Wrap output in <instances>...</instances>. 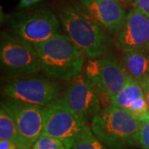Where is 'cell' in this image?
<instances>
[{
	"label": "cell",
	"mask_w": 149,
	"mask_h": 149,
	"mask_svg": "<svg viewBox=\"0 0 149 149\" xmlns=\"http://www.w3.org/2000/svg\"><path fill=\"white\" fill-rule=\"evenodd\" d=\"M70 149H108L106 146L97 139L88 126L83 133L74 141Z\"/></svg>",
	"instance_id": "2e32d148"
},
{
	"label": "cell",
	"mask_w": 149,
	"mask_h": 149,
	"mask_svg": "<svg viewBox=\"0 0 149 149\" xmlns=\"http://www.w3.org/2000/svg\"><path fill=\"white\" fill-rule=\"evenodd\" d=\"M39 1H41V0H20V3H19V6L18 7L20 8H24L30 7V6L37 3Z\"/></svg>",
	"instance_id": "7402d4cb"
},
{
	"label": "cell",
	"mask_w": 149,
	"mask_h": 149,
	"mask_svg": "<svg viewBox=\"0 0 149 149\" xmlns=\"http://www.w3.org/2000/svg\"><path fill=\"white\" fill-rule=\"evenodd\" d=\"M140 133H139V146L143 149H149V118L140 121Z\"/></svg>",
	"instance_id": "ac0fdd59"
},
{
	"label": "cell",
	"mask_w": 149,
	"mask_h": 149,
	"mask_svg": "<svg viewBox=\"0 0 149 149\" xmlns=\"http://www.w3.org/2000/svg\"><path fill=\"white\" fill-rule=\"evenodd\" d=\"M32 149H65V147L59 139L42 134L34 143Z\"/></svg>",
	"instance_id": "e0dca14e"
},
{
	"label": "cell",
	"mask_w": 149,
	"mask_h": 149,
	"mask_svg": "<svg viewBox=\"0 0 149 149\" xmlns=\"http://www.w3.org/2000/svg\"><path fill=\"white\" fill-rule=\"evenodd\" d=\"M60 19L66 35L90 59L105 56L112 39L109 33L80 6H65Z\"/></svg>",
	"instance_id": "6da1fadb"
},
{
	"label": "cell",
	"mask_w": 149,
	"mask_h": 149,
	"mask_svg": "<svg viewBox=\"0 0 149 149\" xmlns=\"http://www.w3.org/2000/svg\"><path fill=\"white\" fill-rule=\"evenodd\" d=\"M0 140L17 143V131L15 122L12 115L3 106L0 109Z\"/></svg>",
	"instance_id": "9a60e30c"
},
{
	"label": "cell",
	"mask_w": 149,
	"mask_h": 149,
	"mask_svg": "<svg viewBox=\"0 0 149 149\" xmlns=\"http://www.w3.org/2000/svg\"><path fill=\"white\" fill-rule=\"evenodd\" d=\"M116 47L123 52L143 51L149 52V16L133 8L127 14L118 33Z\"/></svg>",
	"instance_id": "8fae6325"
},
{
	"label": "cell",
	"mask_w": 149,
	"mask_h": 149,
	"mask_svg": "<svg viewBox=\"0 0 149 149\" xmlns=\"http://www.w3.org/2000/svg\"><path fill=\"white\" fill-rule=\"evenodd\" d=\"M123 66L129 76L143 83L149 77V52L143 51L123 52Z\"/></svg>",
	"instance_id": "4fadbf2b"
},
{
	"label": "cell",
	"mask_w": 149,
	"mask_h": 149,
	"mask_svg": "<svg viewBox=\"0 0 149 149\" xmlns=\"http://www.w3.org/2000/svg\"><path fill=\"white\" fill-rule=\"evenodd\" d=\"M121 1H123V2H125V3H128V2H130L131 0H121Z\"/></svg>",
	"instance_id": "603a6c76"
},
{
	"label": "cell",
	"mask_w": 149,
	"mask_h": 149,
	"mask_svg": "<svg viewBox=\"0 0 149 149\" xmlns=\"http://www.w3.org/2000/svg\"><path fill=\"white\" fill-rule=\"evenodd\" d=\"M133 8L142 11L149 16V0H134Z\"/></svg>",
	"instance_id": "d6986e66"
},
{
	"label": "cell",
	"mask_w": 149,
	"mask_h": 149,
	"mask_svg": "<svg viewBox=\"0 0 149 149\" xmlns=\"http://www.w3.org/2000/svg\"><path fill=\"white\" fill-rule=\"evenodd\" d=\"M141 122L120 107H104L91 122L97 139L109 149H125L139 146Z\"/></svg>",
	"instance_id": "7a4b0ae2"
},
{
	"label": "cell",
	"mask_w": 149,
	"mask_h": 149,
	"mask_svg": "<svg viewBox=\"0 0 149 149\" xmlns=\"http://www.w3.org/2000/svg\"></svg>",
	"instance_id": "d4e9b609"
},
{
	"label": "cell",
	"mask_w": 149,
	"mask_h": 149,
	"mask_svg": "<svg viewBox=\"0 0 149 149\" xmlns=\"http://www.w3.org/2000/svg\"><path fill=\"white\" fill-rule=\"evenodd\" d=\"M144 95L143 89L141 84L138 80L129 76L122 90L110 99V104L128 110L133 102Z\"/></svg>",
	"instance_id": "5bb4252c"
},
{
	"label": "cell",
	"mask_w": 149,
	"mask_h": 149,
	"mask_svg": "<svg viewBox=\"0 0 149 149\" xmlns=\"http://www.w3.org/2000/svg\"><path fill=\"white\" fill-rule=\"evenodd\" d=\"M70 81L65 94V100L80 119L87 124L101 110L100 95L85 74H80Z\"/></svg>",
	"instance_id": "30bf717a"
},
{
	"label": "cell",
	"mask_w": 149,
	"mask_h": 149,
	"mask_svg": "<svg viewBox=\"0 0 149 149\" xmlns=\"http://www.w3.org/2000/svg\"><path fill=\"white\" fill-rule=\"evenodd\" d=\"M48 76L71 80L82 73L83 52L67 35L56 34L43 42L33 45Z\"/></svg>",
	"instance_id": "3957f363"
},
{
	"label": "cell",
	"mask_w": 149,
	"mask_h": 149,
	"mask_svg": "<svg viewBox=\"0 0 149 149\" xmlns=\"http://www.w3.org/2000/svg\"><path fill=\"white\" fill-rule=\"evenodd\" d=\"M13 118L17 131L18 149H32L34 143L42 134L44 127V107L7 98L1 102Z\"/></svg>",
	"instance_id": "52a82bcc"
},
{
	"label": "cell",
	"mask_w": 149,
	"mask_h": 149,
	"mask_svg": "<svg viewBox=\"0 0 149 149\" xmlns=\"http://www.w3.org/2000/svg\"><path fill=\"white\" fill-rule=\"evenodd\" d=\"M1 68L8 75L35 74L42 63L35 47L16 34L3 32L0 42Z\"/></svg>",
	"instance_id": "277c9868"
},
{
	"label": "cell",
	"mask_w": 149,
	"mask_h": 149,
	"mask_svg": "<svg viewBox=\"0 0 149 149\" xmlns=\"http://www.w3.org/2000/svg\"><path fill=\"white\" fill-rule=\"evenodd\" d=\"M44 109L42 134L59 139L65 149H70L87 128V124L72 110L65 98H60L44 107Z\"/></svg>",
	"instance_id": "8992f818"
},
{
	"label": "cell",
	"mask_w": 149,
	"mask_h": 149,
	"mask_svg": "<svg viewBox=\"0 0 149 149\" xmlns=\"http://www.w3.org/2000/svg\"><path fill=\"white\" fill-rule=\"evenodd\" d=\"M148 56H149V54H148Z\"/></svg>",
	"instance_id": "cb8c5ba5"
},
{
	"label": "cell",
	"mask_w": 149,
	"mask_h": 149,
	"mask_svg": "<svg viewBox=\"0 0 149 149\" xmlns=\"http://www.w3.org/2000/svg\"><path fill=\"white\" fill-rule=\"evenodd\" d=\"M87 79L95 86L104 107L110 105V99L123 88L129 75L114 58L103 56L90 59L85 68Z\"/></svg>",
	"instance_id": "5b68a950"
},
{
	"label": "cell",
	"mask_w": 149,
	"mask_h": 149,
	"mask_svg": "<svg viewBox=\"0 0 149 149\" xmlns=\"http://www.w3.org/2000/svg\"><path fill=\"white\" fill-rule=\"evenodd\" d=\"M7 97L33 105L46 107L60 99L57 82L37 76H25L11 80L3 87Z\"/></svg>",
	"instance_id": "ba28073f"
},
{
	"label": "cell",
	"mask_w": 149,
	"mask_h": 149,
	"mask_svg": "<svg viewBox=\"0 0 149 149\" xmlns=\"http://www.w3.org/2000/svg\"><path fill=\"white\" fill-rule=\"evenodd\" d=\"M82 8L109 34H118L127 13L118 0H80Z\"/></svg>",
	"instance_id": "7c38bea8"
},
{
	"label": "cell",
	"mask_w": 149,
	"mask_h": 149,
	"mask_svg": "<svg viewBox=\"0 0 149 149\" xmlns=\"http://www.w3.org/2000/svg\"><path fill=\"white\" fill-rule=\"evenodd\" d=\"M141 85H142V87L143 89L144 95H145V97H146V100H147L149 108V77L144 80L143 83H141Z\"/></svg>",
	"instance_id": "44dd1931"
},
{
	"label": "cell",
	"mask_w": 149,
	"mask_h": 149,
	"mask_svg": "<svg viewBox=\"0 0 149 149\" xmlns=\"http://www.w3.org/2000/svg\"><path fill=\"white\" fill-rule=\"evenodd\" d=\"M0 149H18L16 143L6 141V140H0Z\"/></svg>",
	"instance_id": "ffe728a7"
},
{
	"label": "cell",
	"mask_w": 149,
	"mask_h": 149,
	"mask_svg": "<svg viewBox=\"0 0 149 149\" xmlns=\"http://www.w3.org/2000/svg\"><path fill=\"white\" fill-rule=\"evenodd\" d=\"M13 30L22 39L36 45L58 34L60 22L52 11L37 9L14 22Z\"/></svg>",
	"instance_id": "9c48e42d"
}]
</instances>
